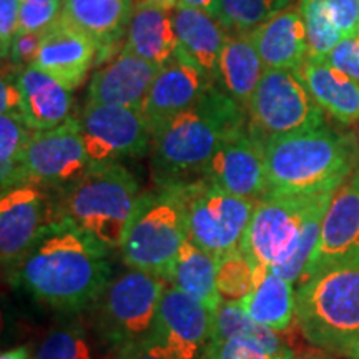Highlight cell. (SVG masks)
Wrapping results in <instances>:
<instances>
[{
  "mask_svg": "<svg viewBox=\"0 0 359 359\" xmlns=\"http://www.w3.org/2000/svg\"><path fill=\"white\" fill-rule=\"evenodd\" d=\"M111 253L69 219H55L7 280L52 311L80 314L93 308L114 278Z\"/></svg>",
  "mask_w": 359,
  "mask_h": 359,
  "instance_id": "obj_1",
  "label": "cell"
},
{
  "mask_svg": "<svg viewBox=\"0 0 359 359\" xmlns=\"http://www.w3.org/2000/svg\"><path fill=\"white\" fill-rule=\"evenodd\" d=\"M338 188L308 193L268 191L257 203L240 248L255 263L296 285L321 238L327 206Z\"/></svg>",
  "mask_w": 359,
  "mask_h": 359,
  "instance_id": "obj_2",
  "label": "cell"
},
{
  "mask_svg": "<svg viewBox=\"0 0 359 359\" xmlns=\"http://www.w3.org/2000/svg\"><path fill=\"white\" fill-rule=\"evenodd\" d=\"M246 128V109L210 85L198 100L151 135V168L158 185L200 180L217 150Z\"/></svg>",
  "mask_w": 359,
  "mask_h": 359,
  "instance_id": "obj_3",
  "label": "cell"
},
{
  "mask_svg": "<svg viewBox=\"0 0 359 359\" xmlns=\"http://www.w3.org/2000/svg\"><path fill=\"white\" fill-rule=\"evenodd\" d=\"M358 167L356 138L326 125L264 140L268 191L308 193L339 188Z\"/></svg>",
  "mask_w": 359,
  "mask_h": 359,
  "instance_id": "obj_4",
  "label": "cell"
},
{
  "mask_svg": "<svg viewBox=\"0 0 359 359\" xmlns=\"http://www.w3.org/2000/svg\"><path fill=\"white\" fill-rule=\"evenodd\" d=\"M294 320L313 346L330 353L359 336V255L327 264L299 283Z\"/></svg>",
  "mask_w": 359,
  "mask_h": 359,
  "instance_id": "obj_5",
  "label": "cell"
},
{
  "mask_svg": "<svg viewBox=\"0 0 359 359\" xmlns=\"http://www.w3.org/2000/svg\"><path fill=\"white\" fill-rule=\"evenodd\" d=\"M140 195L137 178L122 163L93 167L62 191L55 215L116 251Z\"/></svg>",
  "mask_w": 359,
  "mask_h": 359,
  "instance_id": "obj_6",
  "label": "cell"
},
{
  "mask_svg": "<svg viewBox=\"0 0 359 359\" xmlns=\"http://www.w3.org/2000/svg\"><path fill=\"white\" fill-rule=\"evenodd\" d=\"M188 240L185 201L180 183L158 185L140 195L125 228L120 258L127 268L167 280L182 245Z\"/></svg>",
  "mask_w": 359,
  "mask_h": 359,
  "instance_id": "obj_7",
  "label": "cell"
},
{
  "mask_svg": "<svg viewBox=\"0 0 359 359\" xmlns=\"http://www.w3.org/2000/svg\"><path fill=\"white\" fill-rule=\"evenodd\" d=\"M167 286L165 278L133 268L111 278L93 304V331L111 356L154 339Z\"/></svg>",
  "mask_w": 359,
  "mask_h": 359,
  "instance_id": "obj_8",
  "label": "cell"
},
{
  "mask_svg": "<svg viewBox=\"0 0 359 359\" xmlns=\"http://www.w3.org/2000/svg\"><path fill=\"white\" fill-rule=\"evenodd\" d=\"M180 187L188 240L217 258L240 248L258 201L231 195L203 178Z\"/></svg>",
  "mask_w": 359,
  "mask_h": 359,
  "instance_id": "obj_9",
  "label": "cell"
},
{
  "mask_svg": "<svg viewBox=\"0 0 359 359\" xmlns=\"http://www.w3.org/2000/svg\"><path fill=\"white\" fill-rule=\"evenodd\" d=\"M255 132L268 137L325 127V110L314 100L299 69H266L248 105Z\"/></svg>",
  "mask_w": 359,
  "mask_h": 359,
  "instance_id": "obj_10",
  "label": "cell"
},
{
  "mask_svg": "<svg viewBox=\"0 0 359 359\" xmlns=\"http://www.w3.org/2000/svg\"><path fill=\"white\" fill-rule=\"evenodd\" d=\"M79 122L92 168L143 155L151 143L142 109L87 103Z\"/></svg>",
  "mask_w": 359,
  "mask_h": 359,
  "instance_id": "obj_11",
  "label": "cell"
},
{
  "mask_svg": "<svg viewBox=\"0 0 359 359\" xmlns=\"http://www.w3.org/2000/svg\"><path fill=\"white\" fill-rule=\"evenodd\" d=\"M90 168L79 118L65 120L55 128L32 132L24 155L25 183L64 191Z\"/></svg>",
  "mask_w": 359,
  "mask_h": 359,
  "instance_id": "obj_12",
  "label": "cell"
},
{
  "mask_svg": "<svg viewBox=\"0 0 359 359\" xmlns=\"http://www.w3.org/2000/svg\"><path fill=\"white\" fill-rule=\"evenodd\" d=\"M55 219V203L43 187L27 182L2 191L0 259L7 276Z\"/></svg>",
  "mask_w": 359,
  "mask_h": 359,
  "instance_id": "obj_13",
  "label": "cell"
},
{
  "mask_svg": "<svg viewBox=\"0 0 359 359\" xmlns=\"http://www.w3.org/2000/svg\"><path fill=\"white\" fill-rule=\"evenodd\" d=\"M201 178L231 195L259 201L268 193L264 138L248 127L231 135L208 161Z\"/></svg>",
  "mask_w": 359,
  "mask_h": 359,
  "instance_id": "obj_14",
  "label": "cell"
},
{
  "mask_svg": "<svg viewBox=\"0 0 359 359\" xmlns=\"http://www.w3.org/2000/svg\"><path fill=\"white\" fill-rule=\"evenodd\" d=\"M213 313L182 291L167 286L161 296L154 339L177 359H200L210 343Z\"/></svg>",
  "mask_w": 359,
  "mask_h": 359,
  "instance_id": "obj_15",
  "label": "cell"
},
{
  "mask_svg": "<svg viewBox=\"0 0 359 359\" xmlns=\"http://www.w3.org/2000/svg\"><path fill=\"white\" fill-rule=\"evenodd\" d=\"M359 255V167L334 193L323 222L320 243L302 281L327 264Z\"/></svg>",
  "mask_w": 359,
  "mask_h": 359,
  "instance_id": "obj_16",
  "label": "cell"
},
{
  "mask_svg": "<svg viewBox=\"0 0 359 359\" xmlns=\"http://www.w3.org/2000/svg\"><path fill=\"white\" fill-rule=\"evenodd\" d=\"M210 85L213 82L198 67L182 53H175L172 60L160 69L142 105L151 135L168 118L191 107Z\"/></svg>",
  "mask_w": 359,
  "mask_h": 359,
  "instance_id": "obj_17",
  "label": "cell"
},
{
  "mask_svg": "<svg viewBox=\"0 0 359 359\" xmlns=\"http://www.w3.org/2000/svg\"><path fill=\"white\" fill-rule=\"evenodd\" d=\"M97 53V43L88 35L58 19L43 32L32 65L74 90L87 77Z\"/></svg>",
  "mask_w": 359,
  "mask_h": 359,
  "instance_id": "obj_18",
  "label": "cell"
},
{
  "mask_svg": "<svg viewBox=\"0 0 359 359\" xmlns=\"http://www.w3.org/2000/svg\"><path fill=\"white\" fill-rule=\"evenodd\" d=\"M160 67L123 48L110 64L93 74L88 85V102L142 109Z\"/></svg>",
  "mask_w": 359,
  "mask_h": 359,
  "instance_id": "obj_19",
  "label": "cell"
},
{
  "mask_svg": "<svg viewBox=\"0 0 359 359\" xmlns=\"http://www.w3.org/2000/svg\"><path fill=\"white\" fill-rule=\"evenodd\" d=\"M250 37L264 69H299L308 58L306 27L299 8H285L251 30Z\"/></svg>",
  "mask_w": 359,
  "mask_h": 359,
  "instance_id": "obj_20",
  "label": "cell"
},
{
  "mask_svg": "<svg viewBox=\"0 0 359 359\" xmlns=\"http://www.w3.org/2000/svg\"><path fill=\"white\" fill-rule=\"evenodd\" d=\"M15 82L22 95L19 114L32 132L55 128L70 118V90L52 75L30 65Z\"/></svg>",
  "mask_w": 359,
  "mask_h": 359,
  "instance_id": "obj_21",
  "label": "cell"
},
{
  "mask_svg": "<svg viewBox=\"0 0 359 359\" xmlns=\"http://www.w3.org/2000/svg\"><path fill=\"white\" fill-rule=\"evenodd\" d=\"M173 25L178 40L177 52L217 83L219 53L226 42L223 25L200 8L183 6L173 8Z\"/></svg>",
  "mask_w": 359,
  "mask_h": 359,
  "instance_id": "obj_22",
  "label": "cell"
},
{
  "mask_svg": "<svg viewBox=\"0 0 359 359\" xmlns=\"http://www.w3.org/2000/svg\"><path fill=\"white\" fill-rule=\"evenodd\" d=\"M178 47L173 11L155 4L137 2L127 25L125 48L156 67H165Z\"/></svg>",
  "mask_w": 359,
  "mask_h": 359,
  "instance_id": "obj_23",
  "label": "cell"
},
{
  "mask_svg": "<svg viewBox=\"0 0 359 359\" xmlns=\"http://www.w3.org/2000/svg\"><path fill=\"white\" fill-rule=\"evenodd\" d=\"M299 74L314 100L341 125L359 123V83L326 60L306 58Z\"/></svg>",
  "mask_w": 359,
  "mask_h": 359,
  "instance_id": "obj_24",
  "label": "cell"
},
{
  "mask_svg": "<svg viewBox=\"0 0 359 359\" xmlns=\"http://www.w3.org/2000/svg\"><path fill=\"white\" fill-rule=\"evenodd\" d=\"M132 11V0H64L58 19L88 35L98 50H109L122 37Z\"/></svg>",
  "mask_w": 359,
  "mask_h": 359,
  "instance_id": "obj_25",
  "label": "cell"
},
{
  "mask_svg": "<svg viewBox=\"0 0 359 359\" xmlns=\"http://www.w3.org/2000/svg\"><path fill=\"white\" fill-rule=\"evenodd\" d=\"M240 304L255 323L283 333L296 316L294 285L275 269L258 264L257 285Z\"/></svg>",
  "mask_w": 359,
  "mask_h": 359,
  "instance_id": "obj_26",
  "label": "cell"
},
{
  "mask_svg": "<svg viewBox=\"0 0 359 359\" xmlns=\"http://www.w3.org/2000/svg\"><path fill=\"white\" fill-rule=\"evenodd\" d=\"M264 70L266 69L250 34L226 37L217 69V85L224 93L248 109Z\"/></svg>",
  "mask_w": 359,
  "mask_h": 359,
  "instance_id": "obj_27",
  "label": "cell"
},
{
  "mask_svg": "<svg viewBox=\"0 0 359 359\" xmlns=\"http://www.w3.org/2000/svg\"><path fill=\"white\" fill-rule=\"evenodd\" d=\"M217 257L187 240L175 258L167 281L170 286L215 313L222 303V296L217 288Z\"/></svg>",
  "mask_w": 359,
  "mask_h": 359,
  "instance_id": "obj_28",
  "label": "cell"
},
{
  "mask_svg": "<svg viewBox=\"0 0 359 359\" xmlns=\"http://www.w3.org/2000/svg\"><path fill=\"white\" fill-rule=\"evenodd\" d=\"M97 343L93 327L90 330L80 314H69L47 331L30 359H97Z\"/></svg>",
  "mask_w": 359,
  "mask_h": 359,
  "instance_id": "obj_29",
  "label": "cell"
},
{
  "mask_svg": "<svg viewBox=\"0 0 359 359\" xmlns=\"http://www.w3.org/2000/svg\"><path fill=\"white\" fill-rule=\"evenodd\" d=\"M251 339L258 341L263 346L275 351H288L291 349L278 331L264 327L255 323L243 311L240 302H224L222 299L217 311L213 313L212 336L210 341H226V339Z\"/></svg>",
  "mask_w": 359,
  "mask_h": 359,
  "instance_id": "obj_30",
  "label": "cell"
},
{
  "mask_svg": "<svg viewBox=\"0 0 359 359\" xmlns=\"http://www.w3.org/2000/svg\"><path fill=\"white\" fill-rule=\"evenodd\" d=\"M32 130L19 111L0 114V183L2 191L25 183L24 155Z\"/></svg>",
  "mask_w": 359,
  "mask_h": 359,
  "instance_id": "obj_31",
  "label": "cell"
},
{
  "mask_svg": "<svg viewBox=\"0 0 359 359\" xmlns=\"http://www.w3.org/2000/svg\"><path fill=\"white\" fill-rule=\"evenodd\" d=\"M258 263L238 248L218 258L217 288L224 302H241L257 285Z\"/></svg>",
  "mask_w": 359,
  "mask_h": 359,
  "instance_id": "obj_32",
  "label": "cell"
},
{
  "mask_svg": "<svg viewBox=\"0 0 359 359\" xmlns=\"http://www.w3.org/2000/svg\"><path fill=\"white\" fill-rule=\"evenodd\" d=\"M299 12L306 27L308 58L326 60L343 35L334 25L326 0H302Z\"/></svg>",
  "mask_w": 359,
  "mask_h": 359,
  "instance_id": "obj_33",
  "label": "cell"
},
{
  "mask_svg": "<svg viewBox=\"0 0 359 359\" xmlns=\"http://www.w3.org/2000/svg\"><path fill=\"white\" fill-rule=\"evenodd\" d=\"M290 2L291 0H222L218 22L224 29L238 34L251 32L285 11Z\"/></svg>",
  "mask_w": 359,
  "mask_h": 359,
  "instance_id": "obj_34",
  "label": "cell"
},
{
  "mask_svg": "<svg viewBox=\"0 0 359 359\" xmlns=\"http://www.w3.org/2000/svg\"><path fill=\"white\" fill-rule=\"evenodd\" d=\"M293 349L275 351L251 339L210 341L200 359H293Z\"/></svg>",
  "mask_w": 359,
  "mask_h": 359,
  "instance_id": "obj_35",
  "label": "cell"
},
{
  "mask_svg": "<svg viewBox=\"0 0 359 359\" xmlns=\"http://www.w3.org/2000/svg\"><path fill=\"white\" fill-rule=\"evenodd\" d=\"M64 2H40V0H20L19 32L43 34L60 17Z\"/></svg>",
  "mask_w": 359,
  "mask_h": 359,
  "instance_id": "obj_36",
  "label": "cell"
},
{
  "mask_svg": "<svg viewBox=\"0 0 359 359\" xmlns=\"http://www.w3.org/2000/svg\"><path fill=\"white\" fill-rule=\"evenodd\" d=\"M326 62L359 83V35L341 39Z\"/></svg>",
  "mask_w": 359,
  "mask_h": 359,
  "instance_id": "obj_37",
  "label": "cell"
},
{
  "mask_svg": "<svg viewBox=\"0 0 359 359\" xmlns=\"http://www.w3.org/2000/svg\"><path fill=\"white\" fill-rule=\"evenodd\" d=\"M334 25L343 37H353L359 32V0H326Z\"/></svg>",
  "mask_w": 359,
  "mask_h": 359,
  "instance_id": "obj_38",
  "label": "cell"
},
{
  "mask_svg": "<svg viewBox=\"0 0 359 359\" xmlns=\"http://www.w3.org/2000/svg\"><path fill=\"white\" fill-rule=\"evenodd\" d=\"M20 0H0V48L2 58L8 57L12 42L19 34Z\"/></svg>",
  "mask_w": 359,
  "mask_h": 359,
  "instance_id": "obj_39",
  "label": "cell"
},
{
  "mask_svg": "<svg viewBox=\"0 0 359 359\" xmlns=\"http://www.w3.org/2000/svg\"><path fill=\"white\" fill-rule=\"evenodd\" d=\"M43 34H25L19 32L13 39L11 52H8V60L13 67H30L37 57L40 43H42Z\"/></svg>",
  "mask_w": 359,
  "mask_h": 359,
  "instance_id": "obj_40",
  "label": "cell"
},
{
  "mask_svg": "<svg viewBox=\"0 0 359 359\" xmlns=\"http://www.w3.org/2000/svg\"><path fill=\"white\" fill-rule=\"evenodd\" d=\"M110 359H177L167 348L161 346L155 339L148 341L140 346L130 348L127 351L114 354Z\"/></svg>",
  "mask_w": 359,
  "mask_h": 359,
  "instance_id": "obj_41",
  "label": "cell"
},
{
  "mask_svg": "<svg viewBox=\"0 0 359 359\" xmlns=\"http://www.w3.org/2000/svg\"><path fill=\"white\" fill-rule=\"evenodd\" d=\"M22 103L20 90L17 87L15 79L11 80L4 75L2 83H0V114H8V111H19Z\"/></svg>",
  "mask_w": 359,
  "mask_h": 359,
  "instance_id": "obj_42",
  "label": "cell"
},
{
  "mask_svg": "<svg viewBox=\"0 0 359 359\" xmlns=\"http://www.w3.org/2000/svg\"><path fill=\"white\" fill-rule=\"evenodd\" d=\"M178 6L183 7H193V8H200L212 15L213 19H219V7H222V0H180Z\"/></svg>",
  "mask_w": 359,
  "mask_h": 359,
  "instance_id": "obj_43",
  "label": "cell"
},
{
  "mask_svg": "<svg viewBox=\"0 0 359 359\" xmlns=\"http://www.w3.org/2000/svg\"><path fill=\"white\" fill-rule=\"evenodd\" d=\"M333 354L346 359H359V336H354V338L344 341L343 344H339L334 349Z\"/></svg>",
  "mask_w": 359,
  "mask_h": 359,
  "instance_id": "obj_44",
  "label": "cell"
},
{
  "mask_svg": "<svg viewBox=\"0 0 359 359\" xmlns=\"http://www.w3.org/2000/svg\"><path fill=\"white\" fill-rule=\"evenodd\" d=\"M30 356H32V351L29 346H15L4 351L0 359H30Z\"/></svg>",
  "mask_w": 359,
  "mask_h": 359,
  "instance_id": "obj_45",
  "label": "cell"
},
{
  "mask_svg": "<svg viewBox=\"0 0 359 359\" xmlns=\"http://www.w3.org/2000/svg\"><path fill=\"white\" fill-rule=\"evenodd\" d=\"M137 2L155 4V6H160V7H163V8H168V11H173V8L178 7L180 0H137Z\"/></svg>",
  "mask_w": 359,
  "mask_h": 359,
  "instance_id": "obj_46",
  "label": "cell"
},
{
  "mask_svg": "<svg viewBox=\"0 0 359 359\" xmlns=\"http://www.w3.org/2000/svg\"><path fill=\"white\" fill-rule=\"evenodd\" d=\"M293 359H330V358L320 351H308L303 354H294Z\"/></svg>",
  "mask_w": 359,
  "mask_h": 359,
  "instance_id": "obj_47",
  "label": "cell"
},
{
  "mask_svg": "<svg viewBox=\"0 0 359 359\" xmlns=\"http://www.w3.org/2000/svg\"><path fill=\"white\" fill-rule=\"evenodd\" d=\"M40 2H64V0H40Z\"/></svg>",
  "mask_w": 359,
  "mask_h": 359,
  "instance_id": "obj_48",
  "label": "cell"
},
{
  "mask_svg": "<svg viewBox=\"0 0 359 359\" xmlns=\"http://www.w3.org/2000/svg\"><path fill=\"white\" fill-rule=\"evenodd\" d=\"M356 142H358V148H359V128H358V133H356Z\"/></svg>",
  "mask_w": 359,
  "mask_h": 359,
  "instance_id": "obj_49",
  "label": "cell"
},
{
  "mask_svg": "<svg viewBox=\"0 0 359 359\" xmlns=\"http://www.w3.org/2000/svg\"><path fill=\"white\" fill-rule=\"evenodd\" d=\"M330 359H338V358H330Z\"/></svg>",
  "mask_w": 359,
  "mask_h": 359,
  "instance_id": "obj_50",
  "label": "cell"
},
{
  "mask_svg": "<svg viewBox=\"0 0 359 359\" xmlns=\"http://www.w3.org/2000/svg\"><path fill=\"white\" fill-rule=\"evenodd\" d=\"M358 35H359V32H358Z\"/></svg>",
  "mask_w": 359,
  "mask_h": 359,
  "instance_id": "obj_51",
  "label": "cell"
}]
</instances>
